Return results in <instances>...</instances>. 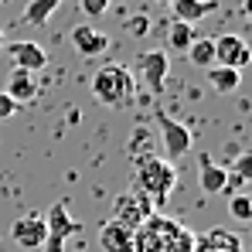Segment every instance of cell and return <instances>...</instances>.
<instances>
[{"label": "cell", "mask_w": 252, "mask_h": 252, "mask_svg": "<svg viewBox=\"0 0 252 252\" xmlns=\"http://www.w3.org/2000/svg\"><path fill=\"white\" fill-rule=\"evenodd\" d=\"M133 252H194V232L170 215H150L133 232Z\"/></svg>", "instance_id": "cell-1"}, {"label": "cell", "mask_w": 252, "mask_h": 252, "mask_svg": "<svg viewBox=\"0 0 252 252\" xmlns=\"http://www.w3.org/2000/svg\"><path fill=\"white\" fill-rule=\"evenodd\" d=\"M133 164H136V170H133V188L129 191L143 194L154 205V211H157L170 198V191L177 188V170H174L170 160L154 157V154L150 157H136Z\"/></svg>", "instance_id": "cell-2"}, {"label": "cell", "mask_w": 252, "mask_h": 252, "mask_svg": "<svg viewBox=\"0 0 252 252\" xmlns=\"http://www.w3.org/2000/svg\"><path fill=\"white\" fill-rule=\"evenodd\" d=\"M92 95L106 109H126L136 99V75L126 65H102L92 75Z\"/></svg>", "instance_id": "cell-3"}, {"label": "cell", "mask_w": 252, "mask_h": 252, "mask_svg": "<svg viewBox=\"0 0 252 252\" xmlns=\"http://www.w3.org/2000/svg\"><path fill=\"white\" fill-rule=\"evenodd\" d=\"M167 72H170V55L164 48L140 51V58H136V75L143 79V85H147L154 95H164V89H167Z\"/></svg>", "instance_id": "cell-4"}, {"label": "cell", "mask_w": 252, "mask_h": 252, "mask_svg": "<svg viewBox=\"0 0 252 252\" xmlns=\"http://www.w3.org/2000/svg\"><path fill=\"white\" fill-rule=\"evenodd\" d=\"M154 120L160 126V143H164V150H167V160L174 164L177 157H184L188 150H191V143H194V133L188 129L184 123H177V120H170L167 113L157 106L154 109Z\"/></svg>", "instance_id": "cell-5"}, {"label": "cell", "mask_w": 252, "mask_h": 252, "mask_svg": "<svg viewBox=\"0 0 252 252\" xmlns=\"http://www.w3.org/2000/svg\"><path fill=\"white\" fill-rule=\"evenodd\" d=\"M154 215V205L143 198V194H136V191H123V194H116V201H113V221L116 225H123L129 232H136L147 218Z\"/></svg>", "instance_id": "cell-6"}, {"label": "cell", "mask_w": 252, "mask_h": 252, "mask_svg": "<svg viewBox=\"0 0 252 252\" xmlns=\"http://www.w3.org/2000/svg\"><path fill=\"white\" fill-rule=\"evenodd\" d=\"M48 239V228H44V215L41 211H28L21 218H14L10 225V242L24 252H38Z\"/></svg>", "instance_id": "cell-7"}, {"label": "cell", "mask_w": 252, "mask_h": 252, "mask_svg": "<svg viewBox=\"0 0 252 252\" xmlns=\"http://www.w3.org/2000/svg\"><path fill=\"white\" fill-rule=\"evenodd\" d=\"M249 62H252V51H249V41L242 34H221V38H215V65L242 72Z\"/></svg>", "instance_id": "cell-8"}, {"label": "cell", "mask_w": 252, "mask_h": 252, "mask_svg": "<svg viewBox=\"0 0 252 252\" xmlns=\"http://www.w3.org/2000/svg\"><path fill=\"white\" fill-rule=\"evenodd\" d=\"M44 215V228H48V235H55V239H72V235H79L82 232V225L72 218V211H68V201L62 198V201H55L48 211H41Z\"/></svg>", "instance_id": "cell-9"}, {"label": "cell", "mask_w": 252, "mask_h": 252, "mask_svg": "<svg viewBox=\"0 0 252 252\" xmlns=\"http://www.w3.org/2000/svg\"><path fill=\"white\" fill-rule=\"evenodd\" d=\"M7 55L14 62V68H24V72H34V75L48 65V51L38 41H14L7 44Z\"/></svg>", "instance_id": "cell-10"}, {"label": "cell", "mask_w": 252, "mask_h": 252, "mask_svg": "<svg viewBox=\"0 0 252 252\" xmlns=\"http://www.w3.org/2000/svg\"><path fill=\"white\" fill-rule=\"evenodd\" d=\"M72 48L79 55H85V58H95V55L109 51V34L95 31L92 24H75L72 28Z\"/></svg>", "instance_id": "cell-11"}, {"label": "cell", "mask_w": 252, "mask_h": 252, "mask_svg": "<svg viewBox=\"0 0 252 252\" xmlns=\"http://www.w3.org/2000/svg\"><path fill=\"white\" fill-rule=\"evenodd\" d=\"M194 252H242V239L225 228H211L205 235H194Z\"/></svg>", "instance_id": "cell-12"}, {"label": "cell", "mask_w": 252, "mask_h": 252, "mask_svg": "<svg viewBox=\"0 0 252 252\" xmlns=\"http://www.w3.org/2000/svg\"><path fill=\"white\" fill-rule=\"evenodd\" d=\"M198 177H201V191H205V194H225L228 167L215 164L208 154H201V157H198Z\"/></svg>", "instance_id": "cell-13"}, {"label": "cell", "mask_w": 252, "mask_h": 252, "mask_svg": "<svg viewBox=\"0 0 252 252\" xmlns=\"http://www.w3.org/2000/svg\"><path fill=\"white\" fill-rule=\"evenodd\" d=\"M17 106H24V102H34V95H38V79H34V72H24V68H14L10 72V79H7V89H3Z\"/></svg>", "instance_id": "cell-14"}, {"label": "cell", "mask_w": 252, "mask_h": 252, "mask_svg": "<svg viewBox=\"0 0 252 252\" xmlns=\"http://www.w3.org/2000/svg\"><path fill=\"white\" fill-rule=\"evenodd\" d=\"M170 10H174V21L194 28V24H201V21L208 17L211 10H218V3H215V0H174Z\"/></svg>", "instance_id": "cell-15"}, {"label": "cell", "mask_w": 252, "mask_h": 252, "mask_svg": "<svg viewBox=\"0 0 252 252\" xmlns=\"http://www.w3.org/2000/svg\"><path fill=\"white\" fill-rule=\"evenodd\" d=\"M99 246L106 252H133V232L123 228V225H116L113 218L99 228Z\"/></svg>", "instance_id": "cell-16"}, {"label": "cell", "mask_w": 252, "mask_h": 252, "mask_svg": "<svg viewBox=\"0 0 252 252\" xmlns=\"http://www.w3.org/2000/svg\"><path fill=\"white\" fill-rule=\"evenodd\" d=\"M62 0H28L24 14H21V24H34V28H44L51 21V14L58 10Z\"/></svg>", "instance_id": "cell-17"}, {"label": "cell", "mask_w": 252, "mask_h": 252, "mask_svg": "<svg viewBox=\"0 0 252 252\" xmlns=\"http://www.w3.org/2000/svg\"><path fill=\"white\" fill-rule=\"evenodd\" d=\"M208 82H211L215 92L232 95V92L242 85V72H235V68H221V65H211V68H208Z\"/></svg>", "instance_id": "cell-18"}, {"label": "cell", "mask_w": 252, "mask_h": 252, "mask_svg": "<svg viewBox=\"0 0 252 252\" xmlns=\"http://www.w3.org/2000/svg\"><path fill=\"white\" fill-rule=\"evenodd\" d=\"M184 55H188V62H191L194 68H205V72H208L211 65H215V38H194Z\"/></svg>", "instance_id": "cell-19"}, {"label": "cell", "mask_w": 252, "mask_h": 252, "mask_svg": "<svg viewBox=\"0 0 252 252\" xmlns=\"http://www.w3.org/2000/svg\"><path fill=\"white\" fill-rule=\"evenodd\" d=\"M194 38H198V31H194L191 24H181V21L167 24V48L170 51H188Z\"/></svg>", "instance_id": "cell-20"}, {"label": "cell", "mask_w": 252, "mask_h": 252, "mask_svg": "<svg viewBox=\"0 0 252 252\" xmlns=\"http://www.w3.org/2000/svg\"><path fill=\"white\" fill-rule=\"evenodd\" d=\"M228 211H232L235 221H249V218H252V198L246 194V191L232 194V198H228Z\"/></svg>", "instance_id": "cell-21"}, {"label": "cell", "mask_w": 252, "mask_h": 252, "mask_svg": "<svg viewBox=\"0 0 252 252\" xmlns=\"http://www.w3.org/2000/svg\"><path fill=\"white\" fill-rule=\"evenodd\" d=\"M150 24H154V21H150L147 14H133V17H129V24H126V31H129L133 38H143V34L150 31Z\"/></svg>", "instance_id": "cell-22"}, {"label": "cell", "mask_w": 252, "mask_h": 252, "mask_svg": "<svg viewBox=\"0 0 252 252\" xmlns=\"http://www.w3.org/2000/svg\"><path fill=\"white\" fill-rule=\"evenodd\" d=\"M232 174H239V177H242V181H249L252 177V154H239V157H235V160H232Z\"/></svg>", "instance_id": "cell-23"}, {"label": "cell", "mask_w": 252, "mask_h": 252, "mask_svg": "<svg viewBox=\"0 0 252 252\" xmlns=\"http://www.w3.org/2000/svg\"><path fill=\"white\" fill-rule=\"evenodd\" d=\"M79 7H82L85 17H102L109 10V0H79Z\"/></svg>", "instance_id": "cell-24"}, {"label": "cell", "mask_w": 252, "mask_h": 252, "mask_svg": "<svg viewBox=\"0 0 252 252\" xmlns=\"http://www.w3.org/2000/svg\"><path fill=\"white\" fill-rule=\"evenodd\" d=\"M17 109H21V106H17V102H14V99H10V95L0 89V120H10V116H17Z\"/></svg>", "instance_id": "cell-25"}, {"label": "cell", "mask_w": 252, "mask_h": 252, "mask_svg": "<svg viewBox=\"0 0 252 252\" xmlns=\"http://www.w3.org/2000/svg\"><path fill=\"white\" fill-rule=\"evenodd\" d=\"M41 249H44V252H65V239H55V235H48Z\"/></svg>", "instance_id": "cell-26"}, {"label": "cell", "mask_w": 252, "mask_h": 252, "mask_svg": "<svg viewBox=\"0 0 252 252\" xmlns=\"http://www.w3.org/2000/svg\"><path fill=\"white\" fill-rule=\"evenodd\" d=\"M157 3H164V7H170V3H174V0H157Z\"/></svg>", "instance_id": "cell-27"}, {"label": "cell", "mask_w": 252, "mask_h": 252, "mask_svg": "<svg viewBox=\"0 0 252 252\" xmlns=\"http://www.w3.org/2000/svg\"><path fill=\"white\" fill-rule=\"evenodd\" d=\"M0 51H3V31H0Z\"/></svg>", "instance_id": "cell-28"}, {"label": "cell", "mask_w": 252, "mask_h": 252, "mask_svg": "<svg viewBox=\"0 0 252 252\" xmlns=\"http://www.w3.org/2000/svg\"><path fill=\"white\" fill-rule=\"evenodd\" d=\"M0 3H3V0H0Z\"/></svg>", "instance_id": "cell-29"}]
</instances>
